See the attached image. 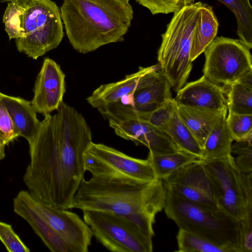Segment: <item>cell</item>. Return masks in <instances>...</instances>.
<instances>
[{
    "label": "cell",
    "mask_w": 252,
    "mask_h": 252,
    "mask_svg": "<svg viewBox=\"0 0 252 252\" xmlns=\"http://www.w3.org/2000/svg\"><path fill=\"white\" fill-rule=\"evenodd\" d=\"M25 6L14 2L8 3L2 21L4 24L5 31L10 39L18 38L22 35V22Z\"/></svg>",
    "instance_id": "cell-29"
},
{
    "label": "cell",
    "mask_w": 252,
    "mask_h": 252,
    "mask_svg": "<svg viewBox=\"0 0 252 252\" xmlns=\"http://www.w3.org/2000/svg\"><path fill=\"white\" fill-rule=\"evenodd\" d=\"M226 114L222 116L207 136L202 147L201 160H211L231 155L233 140L226 127Z\"/></svg>",
    "instance_id": "cell-23"
},
{
    "label": "cell",
    "mask_w": 252,
    "mask_h": 252,
    "mask_svg": "<svg viewBox=\"0 0 252 252\" xmlns=\"http://www.w3.org/2000/svg\"><path fill=\"white\" fill-rule=\"evenodd\" d=\"M166 189L162 180L143 182L120 175L84 178L71 209L93 210L124 217L152 238L156 215L164 209Z\"/></svg>",
    "instance_id": "cell-2"
},
{
    "label": "cell",
    "mask_w": 252,
    "mask_h": 252,
    "mask_svg": "<svg viewBox=\"0 0 252 252\" xmlns=\"http://www.w3.org/2000/svg\"><path fill=\"white\" fill-rule=\"evenodd\" d=\"M204 53L203 75L216 84L228 86L252 69L250 49L239 39L216 36Z\"/></svg>",
    "instance_id": "cell-9"
},
{
    "label": "cell",
    "mask_w": 252,
    "mask_h": 252,
    "mask_svg": "<svg viewBox=\"0 0 252 252\" xmlns=\"http://www.w3.org/2000/svg\"><path fill=\"white\" fill-rule=\"evenodd\" d=\"M19 136L7 109L0 101V137L6 145Z\"/></svg>",
    "instance_id": "cell-34"
},
{
    "label": "cell",
    "mask_w": 252,
    "mask_h": 252,
    "mask_svg": "<svg viewBox=\"0 0 252 252\" xmlns=\"http://www.w3.org/2000/svg\"><path fill=\"white\" fill-rule=\"evenodd\" d=\"M240 224L241 252H252V202L248 203L246 214Z\"/></svg>",
    "instance_id": "cell-33"
},
{
    "label": "cell",
    "mask_w": 252,
    "mask_h": 252,
    "mask_svg": "<svg viewBox=\"0 0 252 252\" xmlns=\"http://www.w3.org/2000/svg\"><path fill=\"white\" fill-rule=\"evenodd\" d=\"M174 105L179 117L193 134L202 149L211 130L222 116L227 112V109L218 111L186 106L175 100Z\"/></svg>",
    "instance_id": "cell-18"
},
{
    "label": "cell",
    "mask_w": 252,
    "mask_h": 252,
    "mask_svg": "<svg viewBox=\"0 0 252 252\" xmlns=\"http://www.w3.org/2000/svg\"><path fill=\"white\" fill-rule=\"evenodd\" d=\"M234 14L237 23V34L240 42L252 48V7L250 0H217Z\"/></svg>",
    "instance_id": "cell-25"
},
{
    "label": "cell",
    "mask_w": 252,
    "mask_h": 252,
    "mask_svg": "<svg viewBox=\"0 0 252 252\" xmlns=\"http://www.w3.org/2000/svg\"><path fill=\"white\" fill-rule=\"evenodd\" d=\"M163 181L165 188L184 199L208 209H219L212 184L201 159L181 167Z\"/></svg>",
    "instance_id": "cell-11"
},
{
    "label": "cell",
    "mask_w": 252,
    "mask_h": 252,
    "mask_svg": "<svg viewBox=\"0 0 252 252\" xmlns=\"http://www.w3.org/2000/svg\"><path fill=\"white\" fill-rule=\"evenodd\" d=\"M165 189V213L180 229L203 237L227 252H241L240 221L219 209L205 208Z\"/></svg>",
    "instance_id": "cell-4"
},
{
    "label": "cell",
    "mask_w": 252,
    "mask_h": 252,
    "mask_svg": "<svg viewBox=\"0 0 252 252\" xmlns=\"http://www.w3.org/2000/svg\"><path fill=\"white\" fill-rule=\"evenodd\" d=\"M178 252H227L224 248L195 234L179 229L176 236Z\"/></svg>",
    "instance_id": "cell-27"
},
{
    "label": "cell",
    "mask_w": 252,
    "mask_h": 252,
    "mask_svg": "<svg viewBox=\"0 0 252 252\" xmlns=\"http://www.w3.org/2000/svg\"><path fill=\"white\" fill-rule=\"evenodd\" d=\"M202 3L194 2L174 13L161 35L158 52L159 71L175 92L185 85L192 69L191 43Z\"/></svg>",
    "instance_id": "cell-5"
},
{
    "label": "cell",
    "mask_w": 252,
    "mask_h": 252,
    "mask_svg": "<svg viewBox=\"0 0 252 252\" xmlns=\"http://www.w3.org/2000/svg\"><path fill=\"white\" fill-rule=\"evenodd\" d=\"M202 161L218 208L241 221L246 214L248 201L252 199V173H242L232 155Z\"/></svg>",
    "instance_id": "cell-7"
},
{
    "label": "cell",
    "mask_w": 252,
    "mask_h": 252,
    "mask_svg": "<svg viewBox=\"0 0 252 252\" xmlns=\"http://www.w3.org/2000/svg\"><path fill=\"white\" fill-rule=\"evenodd\" d=\"M17 50L36 60L56 48L64 33L60 10L51 0H30L25 6Z\"/></svg>",
    "instance_id": "cell-6"
},
{
    "label": "cell",
    "mask_w": 252,
    "mask_h": 252,
    "mask_svg": "<svg viewBox=\"0 0 252 252\" xmlns=\"http://www.w3.org/2000/svg\"><path fill=\"white\" fill-rule=\"evenodd\" d=\"M85 171L92 176L120 175L143 182L157 179L149 160L130 157L103 144L92 142L84 153Z\"/></svg>",
    "instance_id": "cell-10"
},
{
    "label": "cell",
    "mask_w": 252,
    "mask_h": 252,
    "mask_svg": "<svg viewBox=\"0 0 252 252\" xmlns=\"http://www.w3.org/2000/svg\"><path fill=\"white\" fill-rule=\"evenodd\" d=\"M236 82L240 84L248 89L252 90V69L243 74Z\"/></svg>",
    "instance_id": "cell-35"
},
{
    "label": "cell",
    "mask_w": 252,
    "mask_h": 252,
    "mask_svg": "<svg viewBox=\"0 0 252 252\" xmlns=\"http://www.w3.org/2000/svg\"><path fill=\"white\" fill-rule=\"evenodd\" d=\"M93 236L113 252H152V237L129 219L110 212L83 210Z\"/></svg>",
    "instance_id": "cell-8"
},
{
    "label": "cell",
    "mask_w": 252,
    "mask_h": 252,
    "mask_svg": "<svg viewBox=\"0 0 252 252\" xmlns=\"http://www.w3.org/2000/svg\"><path fill=\"white\" fill-rule=\"evenodd\" d=\"M228 87L226 93L228 113L252 115V90L237 82Z\"/></svg>",
    "instance_id": "cell-26"
},
{
    "label": "cell",
    "mask_w": 252,
    "mask_h": 252,
    "mask_svg": "<svg viewBox=\"0 0 252 252\" xmlns=\"http://www.w3.org/2000/svg\"><path fill=\"white\" fill-rule=\"evenodd\" d=\"M147 159L150 162L157 178L162 180L181 167L199 159L182 151L162 154L149 152Z\"/></svg>",
    "instance_id": "cell-24"
},
{
    "label": "cell",
    "mask_w": 252,
    "mask_h": 252,
    "mask_svg": "<svg viewBox=\"0 0 252 252\" xmlns=\"http://www.w3.org/2000/svg\"><path fill=\"white\" fill-rule=\"evenodd\" d=\"M65 75L54 60L45 58L35 81L32 105L36 113L45 115L57 110L65 94Z\"/></svg>",
    "instance_id": "cell-13"
},
{
    "label": "cell",
    "mask_w": 252,
    "mask_h": 252,
    "mask_svg": "<svg viewBox=\"0 0 252 252\" xmlns=\"http://www.w3.org/2000/svg\"><path fill=\"white\" fill-rule=\"evenodd\" d=\"M5 144L2 140V139L0 137V161L3 159L5 156Z\"/></svg>",
    "instance_id": "cell-36"
},
{
    "label": "cell",
    "mask_w": 252,
    "mask_h": 252,
    "mask_svg": "<svg viewBox=\"0 0 252 252\" xmlns=\"http://www.w3.org/2000/svg\"><path fill=\"white\" fill-rule=\"evenodd\" d=\"M130 0H63L62 20L70 43L86 54L122 42L133 17Z\"/></svg>",
    "instance_id": "cell-3"
},
{
    "label": "cell",
    "mask_w": 252,
    "mask_h": 252,
    "mask_svg": "<svg viewBox=\"0 0 252 252\" xmlns=\"http://www.w3.org/2000/svg\"><path fill=\"white\" fill-rule=\"evenodd\" d=\"M176 93L174 100L182 105L213 110L227 109L225 87L211 82L204 75L186 83Z\"/></svg>",
    "instance_id": "cell-16"
},
{
    "label": "cell",
    "mask_w": 252,
    "mask_h": 252,
    "mask_svg": "<svg viewBox=\"0 0 252 252\" xmlns=\"http://www.w3.org/2000/svg\"><path fill=\"white\" fill-rule=\"evenodd\" d=\"M28 190L19 191L13 199V211L24 219L52 252H71L58 233L32 208Z\"/></svg>",
    "instance_id": "cell-17"
},
{
    "label": "cell",
    "mask_w": 252,
    "mask_h": 252,
    "mask_svg": "<svg viewBox=\"0 0 252 252\" xmlns=\"http://www.w3.org/2000/svg\"><path fill=\"white\" fill-rule=\"evenodd\" d=\"M109 125L118 136L143 145L149 152L162 154L181 151L162 129L135 120H109Z\"/></svg>",
    "instance_id": "cell-14"
},
{
    "label": "cell",
    "mask_w": 252,
    "mask_h": 252,
    "mask_svg": "<svg viewBox=\"0 0 252 252\" xmlns=\"http://www.w3.org/2000/svg\"><path fill=\"white\" fill-rule=\"evenodd\" d=\"M159 69L158 63L146 67H139L137 72L126 75L120 81L100 85L87 100L92 107L96 109L120 101L153 82L158 76Z\"/></svg>",
    "instance_id": "cell-15"
},
{
    "label": "cell",
    "mask_w": 252,
    "mask_h": 252,
    "mask_svg": "<svg viewBox=\"0 0 252 252\" xmlns=\"http://www.w3.org/2000/svg\"><path fill=\"white\" fill-rule=\"evenodd\" d=\"M29 199L34 210L58 233L71 252L89 251L93 234L77 214L50 207L34 199L30 194Z\"/></svg>",
    "instance_id": "cell-12"
},
{
    "label": "cell",
    "mask_w": 252,
    "mask_h": 252,
    "mask_svg": "<svg viewBox=\"0 0 252 252\" xmlns=\"http://www.w3.org/2000/svg\"><path fill=\"white\" fill-rule=\"evenodd\" d=\"M2 94V93L0 92V100L1 98Z\"/></svg>",
    "instance_id": "cell-38"
},
{
    "label": "cell",
    "mask_w": 252,
    "mask_h": 252,
    "mask_svg": "<svg viewBox=\"0 0 252 252\" xmlns=\"http://www.w3.org/2000/svg\"><path fill=\"white\" fill-rule=\"evenodd\" d=\"M225 121L227 130L233 141L252 142V115L228 113Z\"/></svg>",
    "instance_id": "cell-28"
},
{
    "label": "cell",
    "mask_w": 252,
    "mask_h": 252,
    "mask_svg": "<svg viewBox=\"0 0 252 252\" xmlns=\"http://www.w3.org/2000/svg\"><path fill=\"white\" fill-rule=\"evenodd\" d=\"M7 109L19 136L30 143L40 125L31 102L19 97L2 94L0 100Z\"/></svg>",
    "instance_id": "cell-19"
},
{
    "label": "cell",
    "mask_w": 252,
    "mask_h": 252,
    "mask_svg": "<svg viewBox=\"0 0 252 252\" xmlns=\"http://www.w3.org/2000/svg\"><path fill=\"white\" fill-rule=\"evenodd\" d=\"M57 113L44 115L29 143L30 161L23 181L35 200L69 209L84 178V153L92 141L83 115L63 102Z\"/></svg>",
    "instance_id": "cell-1"
},
{
    "label": "cell",
    "mask_w": 252,
    "mask_h": 252,
    "mask_svg": "<svg viewBox=\"0 0 252 252\" xmlns=\"http://www.w3.org/2000/svg\"><path fill=\"white\" fill-rule=\"evenodd\" d=\"M153 15L176 13L194 3V0H136Z\"/></svg>",
    "instance_id": "cell-30"
},
{
    "label": "cell",
    "mask_w": 252,
    "mask_h": 252,
    "mask_svg": "<svg viewBox=\"0 0 252 252\" xmlns=\"http://www.w3.org/2000/svg\"><path fill=\"white\" fill-rule=\"evenodd\" d=\"M30 0H0V3L4 2H14L21 5L25 6Z\"/></svg>",
    "instance_id": "cell-37"
},
{
    "label": "cell",
    "mask_w": 252,
    "mask_h": 252,
    "mask_svg": "<svg viewBox=\"0 0 252 252\" xmlns=\"http://www.w3.org/2000/svg\"><path fill=\"white\" fill-rule=\"evenodd\" d=\"M171 89L169 83L159 71L156 78L150 84L126 96L130 100L126 104L130 105L138 111H153L172 98Z\"/></svg>",
    "instance_id": "cell-20"
},
{
    "label": "cell",
    "mask_w": 252,
    "mask_h": 252,
    "mask_svg": "<svg viewBox=\"0 0 252 252\" xmlns=\"http://www.w3.org/2000/svg\"><path fill=\"white\" fill-rule=\"evenodd\" d=\"M231 153L237 155L236 164L243 174L252 173V142L236 141L232 144Z\"/></svg>",
    "instance_id": "cell-31"
},
{
    "label": "cell",
    "mask_w": 252,
    "mask_h": 252,
    "mask_svg": "<svg viewBox=\"0 0 252 252\" xmlns=\"http://www.w3.org/2000/svg\"><path fill=\"white\" fill-rule=\"evenodd\" d=\"M0 241L9 252H29L20 237L14 231L12 225L0 221Z\"/></svg>",
    "instance_id": "cell-32"
},
{
    "label": "cell",
    "mask_w": 252,
    "mask_h": 252,
    "mask_svg": "<svg viewBox=\"0 0 252 252\" xmlns=\"http://www.w3.org/2000/svg\"><path fill=\"white\" fill-rule=\"evenodd\" d=\"M217 18L212 7L202 3L194 31L190 53L193 62L217 36L219 28Z\"/></svg>",
    "instance_id": "cell-21"
},
{
    "label": "cell",
    "mask_w": 252,
    "mask_h": 252,
    "mask_svg": "<svg viewBox=\"0 0 252 252\" xmlns=\"http://www.w3.org/2000/svg\"><path fill=\"white\" fill-rule=\"evenodd\" d=\"M161 129L170 137L181 151L201 160L202 147L190 130L179 117L175 105L171 117Z\"/></svg>",
    "instance_id": "cell-22"
}]
</instances>
